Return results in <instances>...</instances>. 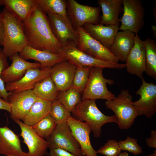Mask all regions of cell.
<instances>
[{
  "instance_id": "cell-33",
  "label": "cell",
  "mask_w": 156,
  "mask_h": 156,
  "mask_svg": "<svg viewBox=\"0 0 156 156\" xmlns=\"http://www.w3.org/2000/svg\"><path fill=\"white\" fill-rule=\"evenodd\" d=\"M49 114L57 125L67 123L71 116V112L57 99L51 102Z\"/></svg>"
},
{
  "instance_id": "cell-24",
  "label": "cell",
  "mask_w": 156,
  "mask_h": 156,
  "mask_svg": "<svg viewBox=\"0 0 156 156\" xmlns=\"http://www.w3.org/2000/svg\"><path fill=\"white\" fill-rule=\"evenodd\" d=\"M98 3L102 12L99 24L119 27L120 21L118 16L123 11L122 0H99Z\"/></svg>"
},
{
  "instance_id": "cell-44",
  "label": "cell",
  "mask_w": 156,
  "mask_h": 156,
  "mask_svg": "<svg viewBox=\"0 0 156 156\" xmlns=\"http://www.w3.org/2000/svg\"><path fill=\"white\" fill-rule=\"evenodd\" d=\"M2 5V0H0V6Z\"/></svg>"
},
{
  "instance_id": "cell-41",
  "label": "cell",
  "mask_w": 156,
  "mask_h": 156,
  "mask_svg": "<svg viewBox=\"0 0 156 156\" xmlns=\"http://www.w3.org/2000/svg\"><path fill=\"white\" fill-rule=\"evenodd\" d=\"M152 31L153 35L156 37V27L154 25H152L151 26Z\"/></svg>"
},
{
  "instance_id": "cell-22",
  "label": "cell",
  "mask_w": 156,
  "mask_h": 156,
  "mask_svg": "<svg viewBox=\"0 0 156 156\" xmlns=\"http://www.w3.org/2000/svg\"><path fill=\"white\" fill-rule=\"evenodd\" d=\"M18 54L26 60L31 59L39 63L41 65V69L51 67L57 63L66 60L59 54L36 49L28 45Z\"/></svg>"
},
{
  "instance_id": "cell-31",
  "label": "cell",
  "mask_w": 156,
  "mask_h": 156,
  "mask_svg": "<svg viewBox=\"0 0 156 156\" xmlns=\"http://www.w3.org/2000/svg\"><path fill=\"white\" fill-rule=\"evenodd\" d=\"M57 125L49 114L31 127L38 135L47 140L53 132Z\"/></svg>"
},
{
  "instance_id": "cell-4",
  "label": "cell",
  "mask_w": 156,
  "mask_h": 156,
  "mask_svg": "<svg viewBox=\"0 0 156 156\" xmlns=\"http://www.w3.org/2000/svg\"><path fill=\"white\" fill-rule=\"evenodd\" d=\"M133 102L132 96L128 89L121 90L113 99L105 102L106 107L115 114L120 129L130 128L139 116Z\"/></svg>"
},
{
  "instance_id": "cell-45",
  "label": "cell",
  "mask_w": 156,
  "mask_h": 156,
  "mask_svg": "<svg viewBox=\"0 0 156 156\" xmlns=\"http://www.w3.org/2000/svg\"><path fill=\"white\" fill-rule=\"evenodd\" d=\"M8 156H16V155H8Z\"/></svg>"
},
{
  "instance_id": "cell-21",
  "label": "cell",
  "mask_w": 156,
  "mask_h": 156,
  "mask_svg": "<svg viewBox=\"0 0 156 156\" xmlns=\"http://www.w3.org/2000/svg\"><path fill=\"white\" fill-rule=\"evenodd\" d=\"M0 154L8 156H29L21 149L19 136L8 126L0 127Z\"/></svg>"
},
{
  "instance_id": "cell-39",
  "label": "cell",
  "mask_w": 156,
  "mask_h": 156,
  "mask_svg": "<svg viewBox=\"0 0 156 156\" xmlns=\"http://www.w3.org/2000/svg\"><path fill=\"white\" fill-rule=\"evenodd\" d=\"M0 109L6 110L10 113L11 112V105L0 97Z\"/></svg>"
},
{
  "instance_id": "cell-5",
  "label": "cell",
  "mask_w": 156,
  "mask_h": 156,
  "mask_svg": "<svg viewBox=\"0 0 156 156\" xmlns=\"http://www.w3.org/2000/svg\"><path fill=\"white\" fill-rule=\"evenodd\" d=\"M104 68L91 67L88 82L82 92V100L103 99L110 101L115 98V95L108 90L107 86V84L113 85L114 81L103 77Z\"/></svg>"
},
{
  "instance_id": "cell-13",
  "label": "cell",
  "mask_w": 156,
  "mask_h": 156,
  "mask_svg": "<svg viewBox=\"0 0 156 156\" xmlns=\"http://www.w3.org/2000/svg\"><path fill=\"white\" fill-rule=\"evenodd\" d=\"M14 122L19 126L20 135L28 149L29 156H44L48 155L49 144L47 140L38 135L31 126L27 125L20 120L14 119Z\"/></svg>"
},
{
  "instance_id": "cell-43",
  "label": "cell",
  "mask_w": 156,
  "mask_h": 156,
  "mask_svg": "<svg viewBox=\"0 0 156 156\" xmlns=\"http://www.w3.org/2000/svg\"><path fill=\"white\" fill-rule=\"evenodd\" d=\"M147 156H156V151H154L153 153L149 154Z\"/></svg>"
},
{
  "instance_id": "cell-19",
  "label": "cell",
  "mask_w": 156,
  "mask_h": 156,
  "mask_svg": "<svg viewBox=\"0 0 156 156\" xmlns=\"http://www.w3.org/2000/svg\"><path fill=\"white\" fill-rule=\"evenodd\" d=\"M76 67L67 60L51 67L50 76L59 91H64L72 85Z\"/></svg>"
},
{
  "instance_id": "cell-25",
  "label": "cell",
  "mask_w": 156,
  "mask_h": 156,
  "mask_svg": "<svg viewBox=\"0 0 156 156\" xmlns=\"http://www.w3.org/2000/svg\"><path fill=\"white\" fill-rule=\"evenodd\" d=\"M2 5L22 22L37 7L36 0H2Z\"/></svg>"
},
{
  "instance_id": "cell-11",
  "label": "cell",
  "mask_w": 156,
  "mask_h": 156,
  "mask_svg": "<svg viewBox=\"0 0 156 156\" xmlns=\"http://www.w3.org/2000/svg\"><path fill=\"white\" fill-rule=\"evenodd\" d=\"M141 79L142 84L136 93L140 97L138 101L133 102V104L139 116L144 115L150 119L156 112V85L146 82L143 77Z\"/></svg>"
},
{
  "instance_id": "cell-35",
  "label": "cell",
  "mask_w": 156,
  "mask_h": 156,
  "mask_svg": "<svg viewBox=\"0 0 156 156\" xmlns=\"http://www.w3.org/2000/svg\"><path fill=\"white\" fill-rule=\"evenodd\" d=\"M118 142L114 139L109 140L97 151L105 156H118L121 152Z\"/></svg>"
},
{
  "instance_id": "cell-40",
  "label": "cell",
  "mask_w": 156,
  "mask_h": 156,
  "mask_svg": "<svg viewBox=\"0 0 156 156\" xmlns=\"http://www.w3.org/2000/svg\"><path fill=\"white\" fill-rule=\"evenodd\" d=\"M1 12L0 10V46H2L4 36V28L1 17Z\"/></svg>"
},
{
  "instance_id": "cell-38",
  "label": "cell",
  "mask_w": 156,
  "mask_h": 156,
  "mask_svg": "<svg viewBox=\"0 0 156 156\" xmlns=\"http://www.w3.org/2000/svg\"><path fill=\"white\" fill-rule=\"evenodd\" d=\"M145 142L147 145L150 148H156V131L152 130L151 132V135L146 138Z\"/></svg>"
},
{
  "instance_id": "cell-14",
  "label": "cell",
  "mask_w": 156,
  "mask_h": 156,
  "mask_svg": "<svg viewBox=\"0 0 156 156\" xmlns=\"http://www.w3.org/2000/svg\"><path fill=\"white\" fill-rule=\"evenodd\" d=\"M10 92L8 98L12 107L10 117L13 120H22L38 97L31 90L17 92Z\"/></svg>"
},
{
  "instance_id": "cell-42",
  "label": "cell",
  "mask_w": 156,
  "mask_h": 156,
  "mask_svg": "<svg viewBox=\"0 0 156 156\" xmlns=\"http://www.w3.org/2000/svg\"><path fill=\"white\" fill-rule=\"evenodd\" d=\"M118 156H129V154L126 152H121L118 155Z\"/></svg>"
},
{
  "instance_id": "cell-18",
  "label": "cell",
  "mask_w": 156,
  "mask_h": 156,
  "mask_svg": "<svg viewBox=\"0 0 156 156\" xmlns=\"http://www.w3.org/2000/svg\"><path fill=\"white\" fill-rule=\"evenodd\" d=\"M9 58L12 61L11 65L1 74V78L4 83L17 81L23 76L28 70L40 68L41 66L38 62H30L23 59L18 53L14 54Z\"/></svg>"
},
{
  "instance_id": "cell-32",
  "label": "cell",
  "mask_w": 156,
  "mask_h": 156,
  "mask_svg": "<svg viewBox=\"0 0 156 156\" xmlns=\"http://www.w3.org/2000/svg\"><path fill=\"white\" fill-rule=\"evenodd\" d=\"M91 67H76L71 87L80 94L83 91L88 82Z\"/></svg>"
},
{
  "instance_id": "cell-6",
  "label": "cell",
  "mask_w": 156,
  "mask_h": 156,
  "mask_svg": "<svg viewBox=\"0 0 156 156\" xmlns=\"http://www.w3.org/2000/svg\"><path fill=\"white\" fill-rule=\"evenodd\" d=\"M59 54L76 67L97 66L117 69H122L126 67L125 64L103 60L91 56L80 50L72 42H69L62 47Z\"/></svg>"
},
{
  "instance_id": "cell-37",
  "label": "cell",
  "mask_w": 156,
  "mask_h": 156,
  "mask_svg": "<svg viewBox=\"0 0 156 156\" xmlns=\"http://www.w3.org/2000/svg\"><path fill=\"white\" fill-rule=\"evenodd\" d=\"M49 155L50 156H76L70 152L60 148L49 149Z\"/></svg>"
},
{
  "instance_id": "cell-15",
  "label": "cell",
  "mask_w": 156,
  "mask_h": 156,
  "mask_svg": "<svg viewBox=\"0 0 156 156\" xmlns=\"http://www.w3.org/2000/svg\"><path fill=\"white\" fill-rule=\"evenodd\" d=\"M67 123L80 146L83 156H98L97 151L91 143L90 134L92 131L89 125L72 116L68 118Z\"/></svg>"
},
{
  "instance_id": "cell-1",
  "label": "cell",
  "mask_w": 156,
  "mask_h": 156,
  "mask_svg": "<svg viewBox=\"0 0 156 156\" xmlns=\"http://www.w3.org/2000/svg\"><path fill=\"white\" fill-rule=\"evenodd\" d=\"M23 23L28 45L36 49L59 54L62 47L52 31L46 14L37 7Z\"/></svg>"
},
{
  "instance_id": "cell-17",
  "label": "cell",
  "mask_w": 156,
  "mask_h": 156,
  "mask_svg": "<svg viewBox=\"0 0 156 156\" xmlns=\"http://www.w3.org/2000/svg\"><path fill=\"white\" fill-rule=\"evenodd\" d=\"M127 71L141 78L146 69L145 52L144 41L137 34L135 36V44L126 62Z\"/></svg>"
},
{
  "instance_id": "cell-9",
  "label": "cell",
  "mask_w": 156,
  "mask_h": 156,
  "mask_svg": "<svg viewBox=\"0 0 156 156\" xmlns=\"http://www.w3.org/2000/svg\"><path fill=\"white\" fill-rule=\"evenodd\" d=\"M47 140L49 149L60 148L75 156H83L80 146L67 123L57 125Z\"/></svg>"
},
{
  "instance_id": "cell-7",
  "label": "cell",
  "mask_w": 156,
  "mask_h": 156,
  "mask_svg": "<svg viewBox=\"0 0 156 156\" xmlns=\"http://www.w3.org/2000/svg\"><path fill=\"white\" fill-rule=\"evenodd\" d=\"M123 14L119 19V29L128 30L135 34L143 27L145 11L140 0H122Z\"/></svg>"
},
{
  "instance_id": "cell-20",
  "label": "cell",
  "mask_w": 156,
  "mask_h": 156,
  "mask_svg": "<svg viewBox=\"0 0 156 156\" xmlns=\"http://www.w3.org/2000/svg\"><path fill=\"white\" fill-rule=\"evenodd\" d=\"M135 34L128 30L118 31L108 49L118 61L126 62L135 44Z\"/></svg>"
},
{
  "instance_id": "cell-26",
  "label": "cell",
  "mask_w": 156,
  "mask_h": 156,
  "mask_svg": "<svg viewBox=\"0 0 156 156\" xmlns=\"http://www.w3.org/2000/svg\"><path fill=\"white\" fill-rule=\"evenodd\" d=\"M51 102L38 98L22 120L25 124L32 126L49 114Z\"/></svg>"
},
{
  "instance_id": "cell-10",
  "label": "cell",
  "mask_w": 156,
  "mask_h": 156,
  "mask_svg": "<svg viewBox=\"0 0 156 156\" xmlns=\"http://www.w3.org/2000/svg\"><path fill=\"white\" fill-rule=\"evenodd\" d=\"M67 12L73 24L76 28L88 23L99 24L101 18V8L82 5L74 0L67 1Z\"/></svg>"
},
{
  "instance_id": "cell-30",
  "label": "cell",
  "mask_w": 156,
  "mask_h": 156,
  "mask_svg": "<svg viewBox=\"0 0 156 156\" xmlns=\"http://www.w3.org/2000/svg\"><path fill=\"white\" fill-rule=\"evenodd\" d=\"M79 93L71 87L64 91H59L57 100L59 101L71 113L82 99Z\"/></svg>"
},
{
  "instance_id": "cell-16",
  "label": "cell",
  "mask_w": 156,
  "mask_h": 156,
  "mask_svg": "<svg viewBox=\"0 0 156 156\" xmlns=\"http://www.w3.org/2000/svg\"><path fill=\"white\" fill-rule=\"evenodd\" d=\"M51 68L47 67L41 69L37 68L29 69L19 80L5 83V89L8 92H15L32 90L37 82L50 76Z\"/></svg>"
},
{
  "instance_id": "cell-46",
  "label": "cell",
  "mask_w": 156,
  "mask_h": 156,
  "mask_svg": "<svg viewBox=\"0 0 156 156\" xmlns=\"http://www.w3.org/2000/svg\"></svg>"
},
{
  "instance_id": "cell-29",
  "label": "cell",
  "mask_w": 156,
  "mask_h": 156,
  "mask_svg": "<svg viewBox=\"0 0 156 156\" xmlns=\"http://www.w3.org/2000/svg\"><path fill=\"white\" fill-rule=\"evenodd\" d=\"M145 52V72L154 79H156V43L155 40L147 38L144 41Z\"/></svg>"
},
{
  "instance_id": "cell-2",
  "label": "cell",
  "mask_w": 156,
  "mask_h": 156,
  "mask_svg": "<svg viewBox=\"0 0 156 156\" xmlns=\"http://www.w3.org/2000/svg\"><path fill=\"white\" fill-rule=\"evenodd\" d=\"M4 28L3 51L8 57L21 52L28 45L23 22L4 7L1 12Z\"/></svg>"
},
{
  "instance_id": "cell-34",
  "label": "cell",
  "mask_w": 156,
  "mask_h": 156,
  "mask_svg": "<svg viewBox=\"0 0 156 156\" xmlns=\"http://www.w3.org/2000/svg\"><path fill=\"white\" fill-rule=\"evenodd\" d=\"M137 139L127 136L124 140H120L118 144L121 150L128 151L135 155L143 153L142 148L138 144Z\"/></svg>"
},
{
  "instance_id": "cell-36",
  "label": "cell",
  "mask_w": 156,
  "mask_h": 156,
  "mask_svg": "<svg viewBox=\"0 0 156 156\" xmlns=\"http://www.w3.org/2000/svg\"><path fill=\"white\" fill-rule=\"evenodd\" d=\"M7 57L4 54L2 48L0 47V97L6 101L9 102L8 96L10 92H8L5 90L4 83L1 78L2 72L8 66Z\"/></svg>"
},
{
  "instance_id": "cell-12",
  "label": "cell",
  "mask_w": 156,
  "mask_h": 156,
  "mask_svg": "<svg viewBox=\"0 0 156 156\" xmlns=\"http://www.w3.org/2000/svg\"><path fill=\"white\" fill-rule=\"evenodd\" d=\"M47 15L52 31L62 47L70 42L76 45L78 35L68 16L54 14Z\"/></svg>"
},
{
  "instance_id": "cell-23",
  "label": "cell",
  "mask_w": 156,
  "mask_h": 156,
  "mask_svg": "<svg viewBox=\"0 0 156 156\" xmlns=\"http://www.w3.org/2000/svg\"><path fill=\"white\" fill-rule=\"evenodd\" d=\"M82 27L92 37L108 49L119 30V27L117 26L99 24L86 23Z\"/></svg>"
},
{
  "instance_id": "cell-27",
  "label": "cell",
  "mask_w": 156,
  "mask_h": 156,
  "mask_svg": "<svg viewBox=\"0 0 156 156\" xmlns=\"http://www.w3.org/2000/svg\"><path fill=\"white\" fill-rule=\"evenodd\" d=\"M32 90L37 97L51 102L57 99L59 92L50 76L37 82Z\"/></svg>"
},
{
  "instance_id": "cell-28",
  "label": "cell",
  "mask_w": 156,
  "mask_h": 156,
  "mask_svg": "<svg viewBox=\"0 0 156 156\" xmlns=\"http://www.w3.org/2000/svg\"><path fill=\"white\" fill-rule=\"evenodd\" d=\"M37 7L47 15L57 14L66 17L67 4L64 0H36Z\"/></svg>"
},
{
  "instance_id": "cell-3",
  "label": "cell",
  "mask_w": 156,
  "mask_h": 156,
  "mask_svg": "<svg viewBox=\"0 0 156 156\" xmlns=\"http://www.w3.org/2000/svg\"><path fill=\"white\" fill-rule=\"evenodd\" d=\"M71 113L74 118L85 121L89 125L95 138L100 136L101 128L104 124L112 122L118 124V122L115 115L109 116L103 114L98 108L94 100H81Z\"/></svg>"
},
{
  "instance_id": "cell-8",
  "label": "cell",
  "mask_w": 156,
  "mask_h": 156,
  "mask_svg": "<svg viewBox=\"0 0 156 156\" xmlns=\"http://www.w3.org/2000/svg\"><path fill=\"white\" fill-rule=\"evenodd\" d=\"M75 30L78 35L76 46L80 50L94 58L118 63V60L109 49L92 37L82 27Z\"/></svg>"
}]
</instances>
